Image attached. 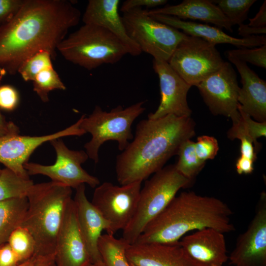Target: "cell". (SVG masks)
I'll return each instance as SVG.
<instances>
[{
    "mask_svg": "<svg viewBox=\"0 0 266 266\" xmlns=\"http://www.w3.org/2000/svg\"><path fill=\"white\" fill-rule=\"evenodd\" d=\"M121 17L130 37L142 52L151 55L153 59L168 62L178 45L187 35L155 20L142 8L123 13Z\"/></svg>",
    "mask_w": 266,
    "mask_h": 266,
    "instance_id": "obj_8",
    "label": "cell"
},
{
    "mask_svg": "<svg viewBox=\"0 0 266 266\" xmlns=\"http://www.w3.org/2000/svg\"><path fill=\"white\" fill-rule=\"evenodd\" d=\"M177 155L178 160L174 165L176 169L192 182L205 164L197 157L195 142L190 139L184 141L180 145Z\"/></svg>",
    "mask_w": 266,
    "mask_h": 266,
    "instance_id": "obj_27",
    "label": "cell"
},
{
    "mask_svg": "<svg viewBox=\"0 0 266 266\" xmlns=\"http://www.w3.org/2000/svg\"><path fill=\"white\" fill-rule=\"evenodd\" d=\"M153 19L178 30L187 35L198 37L215 45L231 44L237 47L254 48L266 45L264 35H254L245 38H235L224 33L219 28L191 21H186L177 17L162 14L149 15Z\"/></svg>",
    "mask_w": 266,
    "mask_h": 266,
    "instance_id": "obj_22",
    "label": "cell"
},
{
    "mask_svg": "<svg viewBox=\"0 0 266 266\" xmlns=\"http://www.w3.org/2000/svg\"><path fill=\"white\" fill-rule=\"evenodd\" d=\"M229 20L232 26L243 24L248 17L250 7L256 0H212Z\"/></svg>",
    "mask_w": 266,
    "mask_h": 266,
    "instance_id": "obj_29",
    "label": "cell"
},
{
    "mask_svg": "<svg viewBox=\"0 0 266 266\" xmlns=\"http://www.w3.org/2000/svg\"><path fill=\"white\" fill-rule=\"evenodd\" d=\"M233 213L218 198L183 192L147 225L134 243H177L186 233L206 228L229 233L235 230Z\"/></svg>",
    "mask_w": 266,
    "mask_h": 266,
    "instance_id": "obj_3",
    "label": "cell"
},
{
    "mask_svg": "<svg viewBox=\"0 0 266 266\" xmlns=\"http://www.w3.org/2000/svg\"><path fill=\"white\" fill-rule=\"evenodd\" d=\"M125 253L129 263L135 266H201L187 254L179 241L127 244Z\"/></svg>",
    "mask_w": 266,
    "mask_h": 266,
    "instance_id": "obj_17",
    "label": "cell"
},
{
    "mask_svg": "<svg viewBox=\"0 0 266 266\" xmlns=\"http://www.w3.org/2000/svg\"><path fill=\"white\" fill-rule=\"evenodd\" d=\"M190 117L169 114L137 124L133 140L116 157L115 171L121 185L140 181L162 169L177 154L181 144L195 134Z\"/></svg>",
    "mask_w": 266,
    "mask_h": 266,
    "instance_id": "obj_2",
    "label": "cell"
},
{
    "mask_svg": "<svg viewBox=\"0 0 266 266\" xmlns=\"http://www.w3.org/2000/svg\"><path fill=\"white\" fill-rule=\"evenodd\" d=\"M224 233L206 228L183 236L180 245L201 266H222L229 257Z\"/></svg>",
    "mask_w": 266,
    "mask_h": 266,
    "instance_id": "obj_18",
    "label": "cell"
},
{
    "mask_svg": "<svg viewBox=\"0 0 266 266\" xmlns=\"http://www.w3.org/2000/svg\"><path fill=\"white\" fill-rule=\"evenodd\" d=\"M127 244L122 238L114 235L101 234L98 247L105 266H130L126 256Z\"/></svg>",
    "mask_w": 266,
    "mask_h": 266,
    "instance_id": "obj_26",
    "label": "cell"
},
{
    "mask_svg": "<svg viewBox=\"0 0 266 266\" xmlns=\"http://www.w3.org/2000/svg\"><path fill=\"white\" fill-rule=\"evenodd\" d=\"M33 90L44 102L49 101V93L53 90H65L66 87L54 67L39 73L32 81Z\"/></svg>",
    "mask_w": 266,
    "mask_h": 266,
    "instance_id": "obj_31",
    "label": "cell"
},
{
    "mask_svg": "<svg viewBox=\"0 0 266 266\" xmlns=\"http://www.w3.org/2000/svg\"><path fill=\"white\" fill-rule=\"evenodd\" d=\"M28 207L27 197L0 201V245L7 243L11 233L21 227Z\"/></svg>",
    "mask_w": 266,
    "mask_h": 266,
    "instance_id": "obj_24",
    "label": "cell"
},
{
    "mask_svg": "<svg viewBox=\"0 0 266 266\" xmlns=\"http://www.w3.org/2000/svg\"><path fill=\"white\" fill-rule=\"evenodd\" d=\"M130 266H134V265H133V264H130Z\"/></svg>",
    "mask_w": 266,
    "mask_h": 266,
    "instance_id": "obj_47",
    "label": "cell"
},
{
    "mask_svg": "<svg viewBox=\"0 0 266 266\" xmlns=\"http://www.w3.org/2000/svg\"><path fill=\"white\" fill-rule=\"evenodd\" d=\"M55 261V266H86L91 263L78 227L73 199L67 206L57 236Z\"/></svg>",
    "mask_w": 266,
    "mask_h": 266,
    "instance_id": "obj_16",
    "label": "cell"
},
{
    "mask_svg": "<svg viewBox=\"0 0 266 266\" xmlns=\"http://www.w3.org/2000/svg\"><path fill=\"white\" fill-rule=\"evenodd\" d=\"M141 183L117 186L104 182L95 188L91 202L108 223V234L123 231L131 221L136 209Z\"/></svg>",
    "mask_w": 266,
    "mask_h": 266,
    "instance_id": "obj_11",
    "label": "cell"
},
{
    "mask_svg": "<svg viewBox=\"0 0 266 266\" xmlns=\"http://www.w3.org/2000/svg\"><path fill=\"white\" fill-rule=\"evenodd\" d=\"M51 53L46 50H41L34 54L25 60L18 68L19 73L25 81H32L42 71L53 68Z\"/></svg>",
    "mask_w": 266,
    "mask_h": 266,
    "instance_id": "obj_30",
    "label": "cell"
},
{
    "mask_svg": "<svg viewBox=\"0 0 266 266\" xmlns=\"http://www.w3.org/2000/svg\"><path fill=\"white\" fill-rule=\"evenodd\" d=\"M6 73V72L0 68V83ZM18 127L13 122L6 120L4 116L2 115L0 109V137L11 135L17 134L19 133Z\"/></svg>",
    "mask_w": 266,
    "mask_h": 266,
    "instance_id": "obj_39",
    "label": "cell"
},
{
    "mask_svg": "<svg viewBox=\"0 0 266 266\" xmlns=\"http://www.w3.org/2000/svg\"><path fill=\"white\" fill-rule=\"evenodd\" d=\"M55 254L39 257L34 266H55Z\"/></svg>",
    "mask_w": 266,
    "mask_h": 266,
    "instance_id": "obj_44",
    "label": "cell"
},
{
    "mask_svg": "<svg viewBox=\"0 0 266 266\" xmlns=\"http://www.w3.org/2000/svg\"><path fill=\"white\" fill-rule=\"evenodd\" d=\"M38 256L33 255L29 260L19 264L17 266H34L37 260H38Z\"/></svg>",
    "mask_w": 266,
    "mask_h": 266,
    "instance_id": "obj_45",
    "label": "cell"
},
{
    "mask_svg": "<svg viewBox=\"0 0 266 266\" xmlns=\"http://www.w3.org/2000/svg\"><path fill=\"white\" fill-rule=\"evenodd\" d=\"M119 0H90L82 16L84 24L102 27L117 37L127 46L129 54L136 56L142 52L128 35L119 13Z\"/></svg>",
    "mask_w": 266,
    "mask_h": 266,
    "instance_id": "obj_20",
    "label": "cell"
},
{
    "mask_svg": "<svg viewBox=\"0 0 266 266\" xmlns=\"http://www.w3.org/2000/svg\"><path fill=\"white\" fill-rule=\"evenodd\" d=\"M86 266H105L103 262L98 263H89Z\"/></svg>",
    "mask_w": 266,
    "mask_h": 266,
    "instance_id": "obj_46",
    "label": "cell"
},
{
    "mask_svg": "<svg viewBox=\"0 0 266 266\" xmlns=\"http://www.w3.org/2000/svg\"><path fill=\"white\" fill-rule=\"evenodd\" d=\"M1 168H0V172L1 171Z\"/></svg>",
    "mask_w": 266,
    "mask_h": 266,
    "instance_id": "obj_48",
    "label": "cell"
},
{
    "mask_svg": "<svg viewBox=\"0 0 266 266\" xmlns=\"http://www.w3.org/2000/svg\"><path fill=\"white\" fill-rule=\"evenodd\" d=\"M20 264L17 256L7 242L0 245V266H17Z\"/></svg>",
    "mask_w": 266,
    "mask_h": 266,
    "instance_id": "obj_38",
    "label": "cell"
},
{
    "mask_svg": "<svg viewBox=\"0 0 266 266\" xmlns=\"http://www.w3.org/2000/svg\"><path fill=\"white\" fill-rule=\"evenodd\" d=\"M253 163L252 160L240 156L235 164L237 172L239 174L251 173L254 170Z\"/></svg>",
    "mask_w": 266,
    "mask_h": 266,
    "instance_id": "obj_42",
    "label": "cell"
},
{
    "mask_svg": "<svg viewBox=\"0 0 266 266\" xmlns=\"http://www.w3.org/2000/svg\"><path fill=\"white\" fill-rule=\"evenodd\" d=\"M196 87L211 113L232 119L238 113L240 87L235 71L230 63L223 66Z\"/></svg>",
    "mask_w": 266,
    "mask_h": 266,
    "instance_id": "obj_12",
    "label": "cell"
},
{
    "mask_svg": "<svg viewBox=\"0 0 266 266\" xmlns=\"http://www.w3.org/2000/svg\"><path fill=\"white\" fill-rule=\"evenodd\" d=\"M167 2L166 0H127L123 2L120 10L123 13L142 7H155L164 5Z\"/></svg>",
    "mask_w": 266,
    "mask_h": 266,
    "instance_id": "obj_37",
    "label": "cell"
},
{
    "mask_svg": "<svg viewBox=\"0 0 266 266\" xmlns=\"http://www.w3.org/2000/svg\"><path fill=\"white\" fill-rule=\"evenodd\" d=\"M20 100L17 90L10 85L0 86V109L11 111L17 108Z\"/></svg>",
    "mask_w": 266,
    "mask_h": 266,
    "instance_id": "obj_35",
    "label": "cell"
},
{
    "mask_svg": "<svg viewBox=\"0 0 266 266\" xmlns=\"http://www.w3.org/2000/svg\"><path fill=\"white\" fill-rule=\"evenodd\" d=\"M240 140V156L248 158L254 162L257 159V155L254 142L247 138H242Z\"/></svg>",
    "mask_w": 266,
    "mask_h": 266,
    "instance_id": "obj_40",
    "label": "cell"
},
{
    "mask_svg": "<svg viewBox=\"0 0 266 266\" xmlns=\"http://www.w3.org/2000/svg\"><path fill=\"white\" fill-rule=\"evenodd\" d=\"M72 189L53 181L34 184L28 195V207L21 227L26 229L35 242L34 255L55 254L56 243Z\"/></svg>",
    "mask_w": 266,
    "mask_h": 266,
    "instance_id": "obj_4",
    "label": "cell"
},
{
    "mask_svg": "<svg viewBox=\"0 0 266 266\" xmlns=\"http://www.w3.org/2000/svg\"><path fill=\"white\" fill-rule=\"evenodd\" d=\"M145 103L140 101L125 108L119 105L108 112L96 105L89 115H82L80 128L92 136L84 146L89 158L98 163L100 147L107 141H116L118 149L123 151L133 138L132 125L145 110Z\"/></svg>",
    "mask_w": 266,
    "mask_h": 266,
    "instance_id": "obj_7",
    "label": "cell"
},
{
    "mask_svg": "<svg viewBox=\"0 0 266 266\" xmlns=\"http://www.w3.org/2000/svg\"><path fill=\"white\" fill-rule=\"evenodd\" d=\"M248 26L256 27H266V1L265 0L261 5L259 11L253 18L249 19Z\"/></svg>",
    "mask_w": 266,
    "mask_h": 266,
    "instance_id": "obj_41",
    "label": "cell"
},
{
    "mask_svg": "<svg viewBox=\"0 0 266 266\" xmlns=\"http://www.w3.org/2000/svg\"><path fill=\"white\" fill-rule=\"evenodd\" d=\"M34 183L5 167L0 172V201L25 198Z\"/></svg>",
    "mask_w": 266,
    "mask_h": 266,
    "instance_id": "obj_25",
    "label": "cell"
},
{
    "mask_svg": "<svg viewBox=\"0 0 266 266\" xmlns=\"http://www.w3.org/2000/svg\"><path fill=\"white\" fill-rule=\"evenodd\" d=\"M228 259L234 266H266L265 193H262L254 217L238 237Z\"/></svg>",
    "mask_w": 266,
    "mask_h": 266,
    "instance_id": "obj_14",
    "label": "cell"
},
{
    "mask_svg": "<svg viewBox=\"0 0 266 266\" xmlns=\"http://www.w3.org/2000/svg\"><path fill=\"white\" fill-rule=\"evenodd\" d=\"M195 147L197 157L204 163L207 160L213 159L219 150L217 139L213 136L206 135L197 138Z\"/></svg>",
    "mask_w": 266,
    "mask_h": 266,
    "instance_id": "obj_33",
    "label": "cell"
},
{
    "mask_svg": "<svg viewBox=\"0 0 266 266\" xmlns=\"http://www.w3.org/2000/svg\"><path fill=\"white\" fill-rule=\"evenodd\" d=\"M57 50L66 60L88 70L115 64L129 54L127 46L113 34L87 24L65 37Z\"/></svg>",
    "mask_w": 266,
    "mask_h": 266,
    "instance_id": "obj_5",
    "label": "cell"
},
{
    "mask_svg": "<svg viewBox=\"0 0 266 266\" xmlns=\"http://www.w3.org/2000/svg\"></svg>",
    "mask_w": 266,
    "mask_h": 266,
    "instance_id": "obj_50",
    "label": "cell"
},
{
    "mask_svg": "<svg viewBox=\"0 0 266 266\" xmlns=\"http://www.w3.org/2000/svg\"><path fill=\"white\" fill-rule=\"evenodd\" d=\"M7 243L16 254L20 264L35 254L34 239L25 228L19 227L15 230L10 235Z\"/></svg>",
    "mask_w": 266,
    "mask_h": 266,
    "instance_id": "obj_28",
    "label": "cell"
},
{
    "mask_svg": "<svg viewBox=\"0 0 266 266\" xmlns=\"http://www.w3.org/2000/svg\"><path fill=\"white\" fill-rule=\"evenodd\" d=\"M226 55L244 63L248 62L256 66L266 68V45L252 49L230 50L227 51Z\"/></svg>",
    "mask_w": 266,
    "mask_h": 266,
    "instance_id": "obj_32",
    "label": "cell"
},
{
    "mask_svg": "<svg viewBox=\"0 0 266 266\" xmlns=\"http://www.w3.org/2000/svg\"><path fill=\"white\" fill-rule=\"evenodd\" d=\"M81 117L69 127L57 132L41 135L19 134L0 137V164L24 178H30L24 165L34 150L45 142L69 136H80L85 133L80 128Z\"/></svg>",
    "mask_w": 266,
    "mask_h": 266,
    "instance_id": "obj_13",
    "label": "cell"
},
{
    "mask_svg": "<svg viewBox=\"0 0 266 266\" xmlns=\"http://www.w3.org/2000/svg\"><path fill=\"white\" fill-rule=\"evenodd\" d=\"M55 150L56 159L51 165L27 162L24 168L28 175H43L52 181L76 189L82 184H87L95 188L100 182L99 179L87 172L82 167L89 158L85 150L69 149L61 138L50 141Z\"/></svg>",
    "mask_w": 266,
    "mask_h": 266,
    "instance_id": "obj_10",
    "label": "cell"
},
{
    "mask_svg": "<svg viewBox=\"0 0 266 266\" xmlns=\"http://www.w3.org/2000/svg\"><path fill=\"white\" fill-rule=\"evenodd\" d=\"M75 203L78 227L86 245L91 263L102 262L98 242L103 231L107 233L109 226L86 196L85 184L75 189Z\"/></svg>",
    "mask_w": 266,
    "mask_h": 266,
    "instance_id": "obj_19",
    "label": "cell"
},
{
    "mask_svg": "<svg viewBox=\"0 0 266 266\" xmlns=\"http://www.w3.org/2000/svg\"><path fill=\"white\" fill-rule=\"evenodd\" d=\"M238 32L239 35L245 38L258 35V34H265L266 33V27L256 28L242 24L239 25Z\"/></svg>",
    "mask_w": 266,
    "mask_h": 266,
    "instance_id": "obj_43",
    "label": "cell"
},
{
    "mask_svg": "<svg viewBox=\"0 0 266 266\" xmlns=\"http://www.w3.org/2000/svg\"></svg>",
    "mask_w": 266,
    "mask_h": 266,
    "instance_id": "obj_49",
    "label": "cell"
},
{
    "mask_svg": "<svg viewBox=\"0 0 266 266\" xmlns=\"http://www.w3.org/2000/svg\"><path fill=\"white\" fill-rule=\"evenodd\" d=\"M191 181L179 173L174 165L163 167L145 181L141 189L135 212L123 230L128 244L134 243L147 225L158 215L181 188Z\"/></svg>",
    "mask_w": 266,
    "mask_h": 266,
    "instance_id": "obj_6",
    "label": "cell"
},
{
    "mask_svg": "<svg viewBox=\"0 0 266 266\" xmlns=\"http://www.w3.org/2000/svg\"><path fill=\"white\" fill-rule=\"evenodd\" d=\"M153 67L159 79L160 104L148 118L156 119L169 114L178 117H190L187 96L192 87L170 66L167 62L153 59Z\"/></svg>",
    "mask_w": 266,
    "mask_h": 266,
    "instance_id": "obj_15",
    "label": "cell"
},
{
    "mask_svg": "<svg viewBox=\"0 0 266 266\" xmlns=\"http://www.w3.org/2000/svg\"><path fill=\"white\" fill-rule=\"evenodd\" d=\"M238 70L242 87L238 101L241 109L256 121L266 122V82L247 65L232 57L227 56Z\"/></svg>",
    "mask_w": 266,
    "mask_h": 266,
    "instance_id": "obj_21",
    "label": "cell"
},
{
    "mask_svg": "<svg viewBox=\"0 0 266 266\" xmlns=\"http://www.w3.org/2000/svg\"><path fill=\"white\" fill-rule=\"evenodd\" d=\"M215 45L202 38L187 35L167 62L186 83L196 86L225 63Z\"/></svg>",
    "mask_w": 266,
    "mask_h": 266,
    "instance_id": "obj_9",
    "label": "cell"
},
{
    "mask_svg": "<svg viewBox=\"0 0 266 266\" xmlns=\"http://www.w3.org/2000/svg\"><path fill=\"white\" fill-rule=\"evenodd\" d=\"M25 0H0V26L10 21L19 12Z\"/></svg>",
    "mask_w": 266,
    "mask_h": 266,
    "instance_id": "obj_36",
    "label": "cell"
},
{
    "mask_svg": "<svg viewBox=\"0 0 266 266\" xmlns=\"http://www.w3.org/2000/svg\"><path fill=\"white\" fill-rule=\"evenodd\" d=\"M237 109L245 130L254 141L257 149H259L260 148V145L257 139L262 136H266V122H260L253 120L249 115L241 109L239 103Z\"/></svg>",
    "mask_w": 266,
    "mask_h": 266,
    "instance_id": "obj_34",
    "label": "cell"
},
{
    "mask_svg": "<svg viewBox=\"0 0 266 266\" xmlns=\"http://www.w3.org/2000/svg\"><path fill=\"white\" fill-rule=\"evenodd\" d=\"M81 17L69 0H25L17 14L0 26V68L15 74L25 60L41 50L54 57L58 46Z\"/></svg>",
    "mask_w": 266,
    "mask_h": 266,
    "instance_id": "obj_1",
    "label": "cell"
},
{
    "mask_svg": "<svg viewBox=\"0 0 266 266\" xmlns=\"http://www.w3.org/2000/svg\"><path fill=\"white\" fill-rule=\"evenodd\" d=\"M148 15L162 14L179 19L199 20L209 23L231 32L232 26L218 6L209 0H184L176 5L147 10Z\"/></svg>",
    "mask_w": 266,
    "mask_h": 266,
    "instance_id": "obj_23",
    "label": "cell"
}]
</instances>
